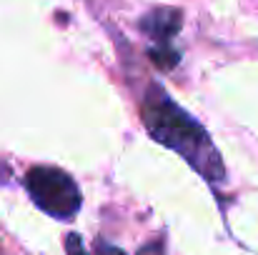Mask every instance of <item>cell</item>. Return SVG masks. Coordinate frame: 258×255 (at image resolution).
<instances>
[{
	"label": "cell",
	"mask_w": 258,
	"mask_h": 255,
	"mask_svg": "<svg viewBox=\"0 0 258 255\" xmlns=\"http://www.w3.org/2000/svg\"><path fill=\"white\" fill-rule=\"evenodd\" d=\"M66 250H68V255H86V248H83V243L76 233H71L66 238Z\"/></svg>",
	"instance_id": "4"
},
{
	"label": "cell",
	"mask_w": 258,
	"mask_h": 255,
	"mask_svg": "<svg viewBox=\"0 0 258 255\" xmlns=\"http://www.w3.org/2000/svg\"><path fill=\"white\" fill-rule=\"evenodd\" d=\"M143 125L158 143H163L166 148L175 150L180 158H185L190 163V168L198 170L206 180L221 183L226 178L221 155H218L211 135L206 133V128L196 118H190L158 85H151L146 93Z\"/></svg>",
	"instance_id": "1"
},
{
	"label": "cell",
	"mask_w": 258,
	"mask_h": 255,
	"mask_svg": "<svg viewBox=\"0 0 258 255\" xmlns=\"http://www.w3.org/2000/svg\"><path fill=\"white\" fill-rule=\"evenodd\" d=\"M178 28H180V13L171 10V8H158V10L148 13L146 20H143V30L153 40H158L161 45L171 43V38L178 33Z\"/></svg>",
	"instance_id": "3"
},
{
	"label": "cell",
	"mask_w": 258,
	"mask_h": 255,
	"mask_svg": "<svg viewBox=\"0 0 258 255\" xmlns=\"http://www.w3.org/2000/svg\"><path fill=\"white\" fill-rule=\"evenodd\" d=\"M25 188L33 198V203L45 210L53 218L68 220L81 210V190L76 185V180L58 168H38L28 170L25 175Z\"/></svg>",
	"instance_id": "2"
}]
</instances>
